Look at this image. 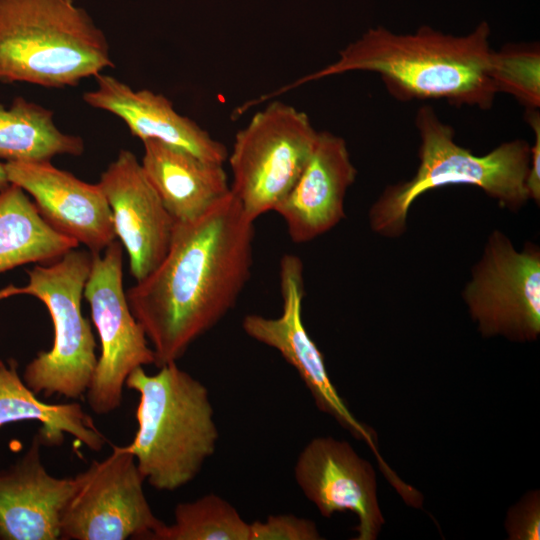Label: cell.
I'll list each match as a JSON object with an SVG mask.
<instances>
[{"label": "cell", "mask_w": 540, "mask_h": 540, "mask_svg": "<svg viewBox=\"0 0 540 540\" xmlns=\"http://www.w3.org/2000/svg\"><path fill=\"white\" fill-rule=\"evenodd\" d=\"M254 222L230 191L199 218L176 223L162 261L126 290L158 368L177 362L236 305L251 276Z\"/></svg>", "instance_id": "1"}, {"label": "cell", "mask_w": 540, "mask_h": 540, "mask_svg": "<svg viewBox=\"0 0 540 540\" xmlns=\"http://www.w3.org/2000/svg\"><path fill=\"white\" fill-rule=\"evenodd\" d=\"M494 50L490 27L481 22L456 36L422 26L397 34L368 29L338 53L336 61L258 98L273 99L298 86L353 71L373 72L399 101L445 100L456 106L490 109L498 94L491 76Z\"/></svg>", "instance_id": "2"}, {"label": "cell", "mask_w": 540, "mask_h": 540, "mask_svg": "<svg viewBox=\"0 0 540 540\" xmlns=\"http://www.w3.org/2000/svg\"><path fill=\"white\" fill-rule=\"evenodd\" d=\"M125 386L138 393L139 402L137 430L124 448L154 489L184 487L215 453L219 439L208 388L177 362L159 367L155 374L138 367Z\"/></svg>", "instance_id": "3"}, {"label": "cell", "mask_w": 540, "mask_h": 540, "mask_svg": "<svg viewBox=\"0 0 540 540\" xmlns=\"http://www.w3.org/2000/svg\"><path fill=\"white\" fill-rule=\"evenodd\" d=\"M415 126L420 136L418 168L411 179L386 187L370 207L368 221L376 234L401 236L413 202L445 186H476L510 211L520 210L530 200L526 190L530 145L524 139L506 141L485 155H475L455 141L454 129L429 105L417 110Z\"/></svg>", "instance_id": "4"}, {"label": "cell", "mask_w": 540, "mask_h": 540, "mask_svg": "<svg viewBox=\"0 0 540 540\" xmlns=\"http://www.w3.org/2000/svg\"><path fill=\"white\" fill-rule=\"evenodd\" d=\"M113 65L105 35L72 0H0V82L63 88Z\"/></svg>", "instance_id": "5"}, {"label": "cell", "mask_w": 540, "mask_h": 540, "mask_svg": "<svg viewBox=\"0 0 540 540\" xmlns=\"http://www.w3.org/2000/svg\"><path fill=\"white\" fill-rule=\"evenodd\" d=\"M91 266L89 251L72 249L59 259L36 264L24 286L0 289V301L17 295L40 300L50 315L54 338L25 366L22 378L37 395L78 399L90 385L96 364V341L81 301Z\"/></svg>", "instance_id": "6"}, {"label": "cell", "mask_w": 540, "mask_h": 540, "mask_svg": "<svg viewBox=\"0 0 540 540\" xmlns=\"http://www.w3.org/2000/svg\"><path fill=\"white\" fill-rule=\"evenodd\" d=\"M318 132L305 112L281 101L257 111L237 131L227 157L230 188L248 218L274 211L303 171Z\"/></svg>", "instance_id": "7"}, {"label": "cell", "mask_w": 540, "mask_h": 540, "mask_svg": "<svg viewBox=\"0 0 540 540\" xmlns=\"http://www.w3.org/2000/svg\"><path fill=\"white\" fill-rule=\"evenodd\" d=\"M282 312L278 317L248 314L242 329L255 341L278 351L299 374L312 395L317 408L332 417L355 439L364 441L373 452L378 466L400 496L410 493L412 486L404 482L382 458L374 429L360 422L350 411L332 383L324 357L308 334L302 319L305 294L302 260L285 254L279 266Z\"/></svg>", "instance_id": "8"}, {"label": "cell", "mask_w": 540, "mask_h": 540, "mask_svg": "<svg viewBox=\"0 0 540 540\" xmlns=\"http://www.w3.org/2000/svg\"><path fill=\"white\" fill-rule=\"evenodd\" d=\"M83 298L97 330L101 353L86 391L91 410L105 415L118 409L129 374L154 364L144 329L133 315L123 286V246L116 239L103 253H91Z\"/></svg>", "instance_id": "9"}, {"label": "cell", "mask_w": 540, "mask_h": 540, "mask_svg": "<svg viewBox=\"0 0 540 540\" xmlns=\"http://www.w3.org/2000/svg\"><path fill=\"white\" fill-rule=\"evenodd\" d=\"M463 300L483 337L532 342L540 335V249L518 251L500 230L489 235L471 270Z\"/></svg>", "instance_id": "10"}, {"label": "cell", "mask_w": 540, "mask_h": 540, "mask_svg": "<svg viewBox=\"0 0 540 540\" xmlns=\"http://www.w3.org/2000/svg\"><path fill=\"white\" fill-rule=\"evenodd\" d=\"M60 519L61 540H153L164 524L146 498L134 456L114 446L74 476Z\"/></svg>", "instance_id": "11"}, {"label": "cell", "mask_w": 540, "mask_h": 540, "mask_svg": "<svg viewBox=\"0 0 540 540\" xmlns=\"http://www.w3.org/2000/svg\"><path fill=\"white\" fill-rule=\"evenodd\" d=\"M294 478L323 517L352 512L358 519L353 539H377L385 520L378 502L376 473L349 442L330 436L313 438L297 457Z\"/></svg>", "instance_id": "12"}, {"label": "cell", "mask_w": 540, "mask_h": 540, "mask_svg": "<svg viewBox=\"0 0 540 540\" xmlns=\"http://www.w3.org/2000/svg\"><path fill=\"white\" fill-rule=\"evenodd\" d=\"M97 183L109 204L116 239L128 255L130 273L140 281L166 255L176 222L129 150L119 152Z\"/></svg>", "instance_id": "13"}, {"label": "cell", "mask_w": 540, "mask_h": 540, "mask_svg": "<svg viewBox=\"0 0 540 540\" xmlns=\"http://www.w3.org/2000/svg\"><path fill=\"white\" fill-rule=\"evenodd\" d=\"M7 178L33 198L57 232L100 253L116 240L107 199L98 183L80 180L51 161L4 162Z\"/></svg>", "instance_id": "14"}, {"label": "cell", "mask_w": 540, "mask_h": 540, "mask_svg": "<svg viewBox=\"0 0 540 540\" xmlns=\"http://www.w3.org/2000/svg\"><path fill=\"white\" fill-rule=\"evenodd\" d=\"M356 176L346 141L319 131L303 171L274 209L293 242L312 241L344 219L345 196Z\"/></svg>", "instance_id": "15"}, {"label": "cell", "mask_w": 540, "mask_h": 540, "mask_svg": "<svg viewBox=\"0 0 540 540\" xmlns=\"http://www.w3.org/2000/svg\"><path fill=\"white\" fill-rule=\"evenodd\" d=\"M42 445L36 433L23 456L0 471V540L60 539V519L75 479L47 471Z\"/></svg>", "instance_id": "16"}, {"label": "cell", "mask_w": 540, "mask_h": 540, "mask_svg": "<svg viewBox=\"0 0 540 540\" xmlns=\"http://www.w3.org/2000/svg\"><path fill=\"white\" fill-rule=\"evenodd\" d=\"M96 88L83 100L91 107L122 119L142 142L154 139L184 149L204 160L224 164L226 146L192 119L179 114L164 95L148 89L134 90L115 77L98 74Z\"/></svg>", "instance_id": "17"}, {"label": "cell", "mask_w": 540, "mask_h": 540, "mask_svg": "<svg viewBox=\"0 0 540 540\" xmlns=\"http://www.w3.org/2000/svg\"><path fill=\"white\" fill-rule=\"evenodd\" d=\"M143 146L144 173L176 223L199 218L230 193L224 164L154 139Z\"/></svg>", "instance_id": "18"}, {"label": "cell", "mask_w": 540, "mask_h": 540, "mask_svg": "<svg viewBox=\"0 0 540 540\" xmlns=\"http://www.w3.org/2000/svg\"><path fill=\"white\" fill-rule=\"evenodd\" d=\"M36 421L43 445L59 446L65 434L92 451H100L106 437L96 427L92 417L75 401L46 403L37 397L18 373V363L0 359V428L8 424Z\"/></svg>", "instance_id": "19"}, {"label": "cell", "mask_w": 540, "mask_h": 540, "mask_svg": "<svg viewBox=\"0 0 540 540\" xmlns=\"http://www.w3.org/2000/svg\"><path fill=\"white\" fill-rule=\"evenodd\" d=\"M78 246L43 219L22 188L13 183L0 188V273L51 263Z\"/></svg>", "instance_id": "20"}, {"label": "cell", "mask_w": 540, "mask_h": 540, "mask_svg": "<svg viewBox=\"0 0 540 540\" xmlns=\"http://www.w3.org/2000/svg\"><path fill=\"white\" fill-rule=\"evenodd\" d=\"M83 152V139L61 131L52 110L21 96L8 107L0 103V160L51 161L57 155Z\"/></svg>", "instance_id": "21"}, {"label": "cell", "mask_w": 540, "mask_h": 540, "mask_svg": "<svg viewBox=\"0 0 540 540\" xmlns=\"http://www.w3.org/2000/svg\"><path fill=\"white\" fill-rule=\"evenodd\" d=\"M153 540H250V523L231 503L210 493L178 503L173 523H164Z\"/></svg>", "instance_id": "22"}, {"label": "cell", "mask_w": 540, "mask_h": 540, "mask_svg": "<svg viewBox=\"0 0 540 540\" xmlns=\"http://www.w3.org/2000/svg\"><path fill=\"white\" fill-rule=\"evenodd\" d=\"M491 76L498 93L510 94L525 110L539 109V45L513 44L494 50Z\"/></svg>", "instance_id": "23"}, {"label": "cell", "mask_w": 540, "mask_h": 540, "mask_svg": "<svg viewBox=\"0 0 540 540\" xmlns=\"http://www.w3.org/2000/svg\"><path fill=\"white\" fill-rule=\"evenodd\" d=\"M314 521L293 514L269 515L250 523V540H321Z\"/></svg>", "instance_id": "24"}, {"label": "cell", "mask_w": 540, "mask_h": 540, "mask_svg": "<svg viewBox=\"0 0 540 540\" xmlns=\"http://www.w3.org/2000/svg\"><path fill=\"white\" fill-rule=\"evenodd\" d=\"M504 527L510 540L540 539V492L524 494L507 512Z\"/></svg>", "instance_id": "25"}, {"label": "cell", "mask_w": 540, "mask_h": 540, "mask_svg": "<svg viewBox=\"0 0 540 540\" xmlns=\"http://www.w3.org/2000/svg\"><path fill=\"white\" fill-rule=\"evenodd\" d=\"M525 118L533 130L534 141L530 145V165L526 178V190L530 200L540 203V114L538 109L526 110Z\"/></svg>", "instance_id": "26"}, {"label": "cell", "mask_w": 540, "mask_h": 540, "mask_svg": "<svg viewBox=\"0 0 540 540\" xmlns=\"http://www.w3.org/2000/svg\"><path fill=\"white\" fill-rule=\"evenodd\" d=\"M9 183L10 182L7 178L4 163L0 161V188L7 186Z\"/></svg>", "instance_id": "27"}]
</instances>
